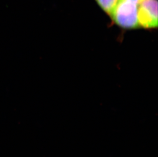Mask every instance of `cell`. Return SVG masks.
Wrapping results in <instances>:
<instances>
[{"label":"cell","instance_id":"3957f363","mask_svg":"<svg viewBox=\"0 0 158 157\" xmlns=\"http://www.w3.org/2000/svg\"><path fill=\"white\" fill-rule=\"evenodd\" d=\"M100 7L110 16L119 0H95Z\"/></svg>","mask_w":158,"mask_h":157},{"label":"cell","instance_id":"6da1fadb","mask_svg":"<svg viewBox=\"0 0 158 157\" xmlns=\"http://www.w3.org/2000/svg\"><path fill=\"white\" fill-rule=\"evenodd\" d=\"M138 5L126 0H119L110 17L115 24L123 29L140 27L138 19Z\"/></svg>","mask_w":158,"mask_h":157},{"label":"cell","instance_id":"277c9868","mask_svg":"<svg viewBox=\"0 0 158 157\" xmlns=\"http://www.w3.org/2000/svg\"><path fill=\"white\" fill-rule=\"evenodd\" d=\"M126 1L131 2L132 3H135V4L139 5L143 1V0H126Z\"/></svg>","mask_w":158,"mask_h":157},{"label":"cell","instance_id":"7a4b0ae2","mask_svg":"<svg viewBox=\"0 0 158 157\" xmlns=\"http://www.w3.org/2000/svg\"><path fill=\"white\" fill-rule=\"evenodd\" d=\"M138 19L140 27L146 29L158 27V1L143 0L138 5Z\"/></svg>","mask_w":158,"mask_h":157}]
</instances>
